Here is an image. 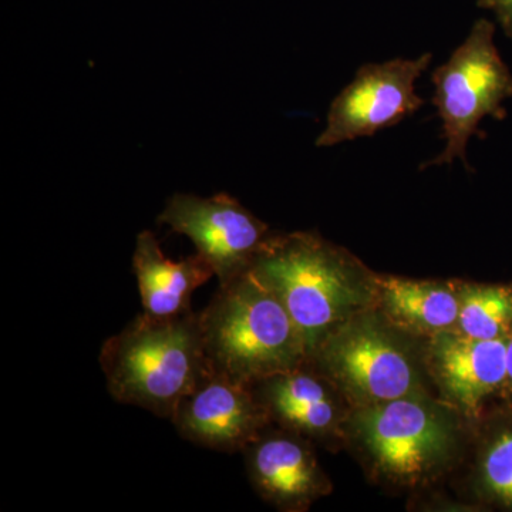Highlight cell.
<instances>
[{"label": "cell", "instance_id": "obj_18", "mask_svg": "<svg viewBox=\"0 0 512 512\" xmlns=\"http://www.w3.org/2000/svg\"><path fill=\"white\" fill-rule=\"evenodd\" d=\"M504 393L512 406V335L507 340V383H505Z\"/></svg>", "mask_w": 512, "mask_h": 512}, {"label": "cell", "instance_id": "obj_14", "mask_svg": "<svg viewBox=\"0 0 512 512\" xmlns=\"http://www.w3.org/2000/svg\"><path fill=\"white\" fill-rule=\"evenodd\" d=\"M377 288L387 315L403 328L436 335L457 325L460 298L450 285L390 276L377 279Z\"/></svg>", "mask_w": 512, "mask_h": 512}, {"label": "cell", "instance_id": "obj_6", "mask_svg": "<svg viewBox=\"0 0 512 512\" xmlns=\"http://www.w3.org/2000/svg\"><path fill=\"white\" fill-rule=\"evenodd\" d=\"M312 366L362 406L417 394L419 370L409 350L382 323L353 316L323 340Z\"/></svg>", "mask_w": 512, "mask_h": 512}, {"label": "cell", "instance_id": "obj_7", "mask_svg": "<svg viewBox=\"0 0 512 512\" xmlns=\"http://www.w3.org/2000/svg\"><path fill=\"white\" fill-rule=\"evenodd\" d=\"M433 53L416 59H393L363 64L330 104L326 126L315 146H339L372 137L399 124L424 106L416 92L417 80L429 69Z\"/></svg>", "mask_w": 512, "mask_h": 512}, {"label": "cell", "instance_id": "obj_17", "mask_svg": "<svg viewBox=\"0 0 512 512\" xmlns=\"http://www.w3.org/2000/svg\"><path fill=\"white\" fill-rule=\"evenodd\" d=\"M477 6L493 12L498 25L512 42V0H477Z\"/></svg>", "mask_w": 512, "mask_h": 512}, {"label": "cell", "instance_id": "obj_9", "mask_svg": "<svg viewBox=\"0 0 512 512\" xmlns=\"http://www.w3.org/2000/svg\"><path fill=\"white\" fill-rule=\"evenodd\" d=\"M269 420L249 384L210 373L181 400L170 421L184 440L235 453L254 443Z\"/></svg>", "mask_w": 512, "mask_h": 512}, {"label": "cell", "instance_id": "obj_5", "mask_svg": "<svg viewBox=\"0 0 512 512\" xmlns=\"http://www.w3.org/2000/svg\"><path fill=\"white\" fill-rule=\"evenodd\" d=\"M353 429L382 474L403 484L433 476L456 450L453 421L417 394L360 407Z\"/></svg>", "mask_w": 512, "mask_h": 512}, {"label": "cell", "instance_id": "obj_10", "mask_svg": "<svg viewBox=\"0 0 512 512\" xmlns=\"http://www.w3.org/2000/svg\"><path fill=\"white\" fill-rule=\"evenodd\" d=\"M507 340L476 339L450 329L430 345L431 367L447 396L467 414L480 412L507 383Z\"/></svg>", "mask_w": 512, "mask_h": 512}, {"label": "cell", "instance_id": "obj_4", "mask_svg": "<svg viewBox=\"0 0 512 512\" xmlns=\"http://www.w3.org/2000/svg\"><path fill=\"white\" fill-rule=\"evenodd\" d=\"M495 25L491 20H476L463 43L446 63L431 74L434 86L433 106L441 120V137L446 147L439 156L421 165L424 168L451 165L467 160L471 137L485 117L504 120V101L512 97V73L494 43Z\"/></svg>", "mask_w": 512, "mask_h": 512}, {"label": "cell", "instance_id": "obj_3", "mask_svg": "<svg viewBox=\"0 0 512 512\" xmlns=\"http://www.w3.org/2000/svg\"><path fill=\"white\" fill-rule=\"evenodd\" d=\"M99 363L116 402L168 420L210 375L194 311L165 319L141 313L103 343Z\"/></svg>", "mask_w": 512, "mask_h": 512}, {"label": "cell", "instance_id": "obj_1", "mask_svg": "<svg viewBox=\"0 0 512 512\" xmlns=\"http://www.w3.org/2000/svg\"><path fill=\"white\" fill-rule=\"evenodd\" d=\"M278 296L301 332L308 360L370 296L365 269L313 232L271 235L249 266Z\"/></svg>", "mask_w": 512, "mask_h": 512}, {"label": "cell", "instance_id": "obj_12", "mask_svg": "<svg viewBox=\"0 0 512 512\" xmlns=\"http://www.w3.org/2000/svg\"><path fill=\"white\" fill-rule=\"evenodd\" d=\"M269 417L299 436H328L338 427L339 404L328 377L309 363L249 384Z\"/></svg>", "mask_w": 512, "mask_h": 512}, {"label": "cell", "instance_id": "obj_13", "mask_svg": "<svg viewBox=\"0 0 512 512\" xmlns=\"http://www.w3.org/2000/svg\"><path fill=\"white\" fill-rule=\"evenodd\" d=\"M133 271L144 313L160 319L191 311L192 293L215 276L214 269L201 255L171 261L151 231L138 234Z\"/></svg>", "mask_w": 512, "mask_h": 512}, {"label": "cell", "instance_id": "obj_15", "mask_svg": "<svg viewBox=\"0 0 512 512\" xmlns=\"http://www.w3.org/2000/svg\"><path fill=\"white\" fill-rule=\"evenodd\" d=\"M457 328L476 339H508L512 335V286L463 285L458 291Z\"/></svg>", "mask_w": 512, "mask_h": 512}, {"label": "cell", "instance_id": "obj_2", "mask_svg": "<svg viewBox=\"0 0 512 512\" xmlns=\"http://www.w3.org/2000/svg\"><path fill=\"white\" fill-rule=\"evenodd\" d=\"M198 316L212 375L252 384L308 362L291 315L249 269L218 286Z\"/></svg>", "mask_w": 512, "mask_h": 512}, {"label": "cell", "instance_id": "obj_16", "mask_svg": "<svg viewBox=\"0 0 512 512\" xmlns=\"http://www.w3.org/2000/svg\"><path fill=\"white\" fill-rule=\"evenodd\" d=\"M478 480L488 500L512 510V423L488 437L478 463Z\"/></svg>", "mask_w": 512, "mask_h": 512}, {"label": "cell", "instance_id": "obj_8", "mask_svg": "<svg viewBox=\"0 0 512 512\" xmlns=\"http://www.w3.org/2000/svg\"><path fill=\"white\" fill-rule=\"evenodd\" d=\"M158 224L190 238L220 285L248 271L272 235L268 225L225 192L207 198L175 194L158 215Z\"/></svg>", "mask_w": 512, "mask_h": 512}, {"label": "cell", "instance_id": "obj_11", "mask_svg": "<svg viewBox=\"0 0 512 512\" xmlns=\"http://www.w3.org/2000/svg\"><path fill=\"white\" fill-rule=\"evenodd\" d=\"M244 451L252 484L281 510L301 511L326 493L325 474L299 434L264 431Z\"/></svg>", "mask_w": 512, "mask_h": 512}]
</instances>
